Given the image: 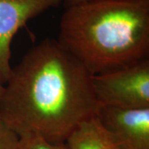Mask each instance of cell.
<instances>
[{"instance_id":"1","label":"cell","mask_w":149,"mask_h":149,"mask_svg":"<svg viewBox=\"0 0 149 149\" xmlns=\"http://www.w3.org/2000/svg\"><path fill=\"white\" fill-rule=\"evenodd\" d=\"M93 74L56 39L45 38L12 68L0 96V116L19 136L64 143L96 116Z\"/></svg>"},{"instance_id":"2","label":"cell","mask_w":149,"mask_h":149,"mask_svg":"<svg viewBox=\"0 0 149 149\" xmlns=\"http://www.w3.org/2000/svg\"><path fill=\"white\" fill-rule=\"evenodd\" d=\"M56 40L93 75L149 58V0L68 5Z\"/></svg>"},{"instance_id":"3","label":"cell","mask_w":149,"mask_h":149,"mask_svg":"<svg viewBox=\"0 0 149 149\" xmlns=\"http://www.w3.org/2000/svg\"><path fill=\"white\" fill-rule=\"evenodd\" d=\"M92 85L99 105L149 109V58L94 74Z\"/></svg>"},{"instance_id":"4","label":"cell","mask_w":149,"mask_h":149,"mask_svg":"<svg viewBox=\"0 0 149 149\" xmlns=\"http://www.w3.org/2000/svg\"><path fill=\"white\" fill-rule=\"evenodd\" d=\"M95 117L114 149H149V109L100 105Z\"/></svg>"},{"instance_id":"5","label":"cell","mask_w":149,"mask_h":149,"mask_svg":"<svg viewBox=\"0 0 149 149\" xmlns=\"http://www.w3.org/2000/svg\"><path fill=\"white\" fill-rule=\"evenodd\" d=\"M61 0H0V83L4 85L11 74V43L28 21Z\"/></svg>"},{"instance_id":"6","label":"cell","mask_w":149,"mask_h":149,"mask_svg":"<svg viewBox=\"0 0 149 149\" xmlns=\"http://www.w3.org/2000/svg\"><path fill=\"white\" fill-rule=\"evenodd\" d=\"M65 143L68 149H114L95 116L80 123Z\"/></svg>"},{"instance_id":"7","label":"cell","mask_w":149,"mask_h":149,"mask_svg":"<svg viewBox=\"0 0 149 149\" xmlns=\"http://www.w3.org/2000/svg\"><path fill=\"white\" fill-rule=\"evenodd\" d=\"M18 149H68L65 143H54L41 136L27 134L20 136Z\"/></svg>"},{"instance_id":"8","label":"cell","mask_w":149,"mask_h":149,"mask_svg":"<svg viewBox=\"0 0 149 149\" xmlns=\"http://www.w3.org/2000/svg\"><path fill=\"white\" fill-rule=\"evenodd\" d=\"M20 136L0 116V149H18Z\"/></svg>"},{"instance_id":"9","label":"cell","mask_w":149,"mask_h":149,"mask_svg":"<svg viewBox=\"0 0 149 149\" xmlns=\"http://www.w3.org/2000/svg\"><path fill=\"white\" fill-rule=\"evenodd\" d=\"M68 5H72V4H77V3H84L89 0H65Z\"/></svg>"},{"instance_id":"10","label":"cell","mask_w":149,"mask_h":149,"mask_svg":"<svg viewBox=\"0 0 149 149\" xmlns=\"http://www.w3.org/2000/svg\"><path fill=\"white\" fill-rule=\"evenodd\" d=\"M3 85L0 83V96H1L2 93H3Z\"/></svg>"},{"instance_id":"11","label":"cell","mask_w":149,"mask_h":149,"mask_svg":"<svg viewBox=\"0 0 149 149\" xmlns=\"http://www.w3.org/2000/svg\"><path fill=\"white\" fill-rule=\"evenodd\" d=\"M127 1H135V0H127Z\"/></svg>"}]
</instances>
